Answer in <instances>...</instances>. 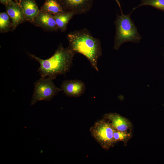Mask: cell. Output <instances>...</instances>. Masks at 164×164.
Returning a JSON list of instances; mask_svg holds the SVG:
<instances>
[{
	"mask_svg": "<svg viewBox=\"0 0 164 164\" xmlns=\"http://www.w3.org/2000/svg\"><path fill=\"white\" fill-rule=\"evenodd\" d=\"M67 38L69 43L67 48L75 54L79 53L85 56L92 67L98 72L97 61L102 54L100 40L94 37L86 29L70 32Z\"/></svg>",
	"mask_w": 164,
	"mask_h": 164,
	"instance_id": "obj_1",
	"label": "cell"
},
{
	"mask_svg": "<svg viewBox=\"0 0 164 164\" xmlns=\"http://www.w3.org/2000/svg\"><path fill=\"white\" fill-rule=\"evenodd\" d=\"M28 54L39 63L37 71L41 77H49L53 80L57 76L65 75L69 71L76 54L68 48H64L61 43L53 55L46 59H41L29 53Z\"/></svg>",
	"mask_w": 164,
	"mask_h": 164,
	"instance_id": "obj_2",
	"label": "cell"
},
{
	"mask_svg": "<svg viewBox=\"0 0 164 164\" xmlns=\"http://www.w3.org/2000/svg\"><path fill=\"white\" fill-rule=\"evenodd\" d=\"M121 15H117L114 22L116 31L114 48L116 50L124 43L131 41L137 43L141 39L136 27L130 17L131 13L125 15L121 10Z\"/></svg>",
	"mask_w": 164,
	"mask_h": 164,
	"instance_id": "obj_3",
	"label": "cell"
},
{
	"mask_svg": "<svg viewBox=\"0 0 164 164\" xmlns=\"http://www.w3.org/2000/svg\"><path fill=\"white\" fill-rule=\"evenodd\" d=\"M53 80L49 77H41L35 82L31 105H34L39 101H50L62 91L61 88L55 86Z\"/></svg>",
	"mask_w": 164,
	"mask_h": 164,
	"instance_id": "obj_4",
	"label": "cell"
},
{
	"mask_svg": "<svg viewBox=\"0 0 164 164\" xmlns=\"http://www.w3.org/2000/svg\"><path fill=\"white\" fill-rule=\"evenodd\" d=\"M115 130L104 119L96 122L90 129L91 135L102 148L108 150L114 146L113 134Z\"/></svg>",
	"mask_w": 164,
	"mask_h": 164,
	"instance_id": "obj_5",
	"label": "cell"
},
{
	"mask_svg": "<svg viewBox=\"0 0 164 164\" xmlns=\"http://www.w3.org/2000/svg\"><path fill=\"white\" fill-rule=\"evenodd\" d=\"M65 12L75 15L86 13L91 8L94 0H57Z\"/></svg>",
	"mask_w": 164,
	"mask_h": 164,
	"instance_id": "obj_6",
	"label": "cell"
},
{
	"mask_svg": "<svg viewBox=\"0 0 164 164\" xmlns=\"http://www.w3.org/2000/svg\"><path fill=\"white\" fill-rule=\"evenodd\" d=\"M104 119L116 130L132 132V125L131 122L128 119L119 114L113 113L107 114L104 115Z\"/></svg>",
	"mask_w": 164,
	"mask_h": 164,
	"instance_id": "obj_7",
	"label": "cell"
},
{
	"mask_svg": "<svg viewBox=\"0 0 164 164\" xmlns=\"http://www.w3.org/2000/svg\"><path fill=\"white\" fill-rule=\"evenodd\" d=\"M61 88L64 94L70 97H78L81 95L85 90L84 83L78 80L63 81Z\"/></svg>",
	"mask_w": 164,
	"mask_h": 164,
	"instance_id": "obj_8",
	"label": "cell"
},
{
	"mask_svg": "<svg viewBox=\"0 0 164 164\" xmlns=\"http://www.w3.org/2000/svg\"><path fill=\"white\" fill-rule=\"evenodd\" d=\"M32 23L47 31L53 32L58 30L53 15L40 10Z\"/></svg>",
	"mask_w": 164,
	"mask_h": 164,
	"instance_id": "obj_9",
	"label": "cell"
},
{
	"mask_svg": "<svg viewBox=\"0 0 164 164\" xmlns=\"http://www.w3.org/2000/svg\"><path fill=\"white\" fill-rule=\"evenodd\" d=\"M6 12L10 17L12 24V31L14 30L20 24L26 21L22 10L16 2L5 6Z\"/></svg>",
	"mask_w": 164,
	"mask_h": 164,
	"instance_id": "obj_10",
	"label": "cell"
},
{
	"mask_svg": "<svg viewBox=\"0 0 164 164\" xmlns=\"http://www.w3.org/2000/svg\"><path fill=\"white\" fill-rule=\"evenodd\" d=\"M19 4L22 10L26 21L32 23L40 12L35 0H22Z\"/></svg>",
	"mask_w": 164,
	"mask_h": 164,
	"instance_id": "obj_11",
	"label": "cell"
},
{
	"mask_svg": "<svg viewBox=\"0 0 164 164\" xmlns=\"http://www.w3.org/2000/svg\"><path fill=\"white\" fill-rule=\"evenodd\" d=\"M40 10L53 15L65 12L57 0H45Z\"/></svg>",
	"mask_w": 164,
	"mask_h": 164,
	"instance_id": "obj_12",
	"label": "cell"
},
{
	"mask_svg": "<svg viewBox=\"0 0 164 164\" xmlns=\"http://www.w3.org/2000/svg\"><path fill=\"white\" fill-rule=\"evenodd\" d=\"M75 15L70 12H64L53 15L58 30L62 32L65 31L67 24Z\"/></svg>",
	"mask_w": 164,
	"mask_h": 164,
	"instance_id": "obj_13",
	"label": "cell"
},
{
	"mask_svg": "<svg viewBox=\"0 0 164 164\" xmlns=\"http://www.w3.org/2000/svg\"><path fill=\"white\" fill-rule=\"evenodd\" d=\"M12 28L11 20L6 12H2L0 13V31L1 33H5L12 31Z\"/></svg>",
	"mask_w": 164,
	"mask_h": 164,
	"instance_id": "obj_14",
	"label": "cell"
},
{
	"mask_svg": "<svg viewBox=\"0 0 164 164\" xmlns=\"http://www.w3.org/2000/svg\"><path fill=\"white\" fill-rule=\"evenodd\" d=\"M132 137V132H122L115 130L113 134V140L114 143L122 142L125 145Z\"/></svg>",
	"mask_w": 164,
	"mask_h": 164,
	"instance_id": "obj_15",
	"label": "cell"
},
{
	"mask_svg": "<svg viewBox=\"0 0 164 164\" xmlns=\"http://www.w3.org/2000/svg\"><path fill=\"white\" fill-rule=\"evenodd\" d=\"M145 5H150L164 11V0H142L141 4L133 9L139 6Z\"/></svg>",
	"mask_w": 164,
	"mask_h": 164,
	"instance_id": "obj_16",
	"label": "cell"
},
{
	"mask_svg": "<svg viewBox=\"0 0 164 164\" xmlns=\"http://www.w3.org/2000/svg\"><path fill=\"white\" fill-rule=\"evenodd\" d=\"M1 3L5 5V6L15 3V2L12 0H0Z\"/></svg>",
	"mask_w": 164,
	"mask_h": 164,
	"instance_id": "obj_17",
	"label": "cell"
},
{
	"mask_svg": "<svg viewBox=\"0 0 164 164\" xmlns=\"http://www.w3.org/2000/svg\"><path fill=\"white\" fill-rule=\"evenodd\" d=\"M115 1H116V2L119 5V7H120V9H121V5H120V3L119 2V1L118 0H115Z\"/></svg>",
	"mask_w": 164,
	"mask_h": 164,
	"instance_id": "obj_18",
	"label": "cell"
},
{
	"mask_svg": "<svg viewBox=\"0 0 164 164\" xmlns=\"http://www.w3.org/2000/svg\"><path fill=\"white\" fill-rule=\"evenodd\" d=\"M22 0H14L15 2L19 4V2Z\"/></svg>",
	"mask_w": 164,
	"mask_h": 164,
	"instance_id": "obj_19",
	"label": "cell"
}]
</instances>
